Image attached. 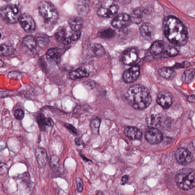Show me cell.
Masks as SVG:
<instances>
[{
    "mask_svg": "<svg viewBox=\"0 0 195 195\" xmlns=\"http://www.w3.org/2000/svg\"><path fill=\"white\" fill-rule=\"evenodd\" d=\"M146 10L144 7H140L134 9L131 14V22L138 24L141 23L144 20L145 16Z\"/></svg>",
    "mask_w": 195,
    "mask_h": 195,
    "instance_id": "cell-14",
    "label": "cell"
},
{
    "mask_svg": "<svg viewBox=\"0 0 195 195\" xmlns=\"http://www.w3.org/2000/svg\"><path fill=\"white\" fill-rule=\"evenodd\" d=\"M65 125L66 128L69 130L70 131V132H71L72 134L74 135H78V130H77L76 128L74 126H73L72 125L68 124V123H66L65 124Z\"/></svg>",
    "mask_w": 195,
    "mask_h": 195,
    "instance_id": "cell-42",
    "label": "cell"
},
{
    "mask_svg": "<svg viewBox=\"0 0 195 195\" xmlns=\"http://www.w3.org/2000/svg\"><path fill=\"white\" fill-rule=\"evenodd\" d=\"M194 69H190L184 72L183 74L182 80L184 83H189L192 80L194 75Z\"/></svg>",
    "mask_w": 195,
    "mask_h": 195,
    "instance_id": "cell-26",
    "label": "cell"
},
{
    "mask_svg": "<svg viewBox=\"0 0 195 195\" xmlns=\"http://www.w3.org/2000/svg\"><path fill=\"white\" fill-rule=\"evenodd\" d=\"M89 73L86 69L80 68L71 72L70 73V76L72 80H76L83 78L88 77Z\"/></svg>",
    "mask_w": 195,
    "mask_h": 195,
    "instance_id": "cell-22",
    "label": "cell"
},
{
    "mask_svg": "<svg viewBox=\"0 0 195 195\" xmlns=\"http://www.w3.org/2000/svg\"><path fill=\"white\" fill-rule=\"evenodd\" d=\"M159 74L164 79H172L175 76L176 71L171 67H161L158 70Z\"/></svg>",
    "mask_w": 195,
    "mask_h": 195,
    "instance_id": "cell-21",
    "label": "cell"
},
{
    "mask_svg": "<svg viewBox=\"0 0 195 195\" xmlns=\"http://www.w3.org/2000/svg\"><path fill=\"white\" fill-rule=\"evenodd\" d=\"M36 155L40 167L44 168L47 163V155L46 150L43 148H37L36 151Z\"/></svg>",
    "mask_w": 195,
    "mask_h": 195,
    "instance_id": "cell-17",
    "label": "cell"
},
{
    "mask_svg": "<svg viewBox=\"0 0 195 195\" xmlns=\"http://www.w3.org/2000/svg\"><path fill=\"white\" fill-rule=\"evenodd\" d=\"M164 47V43L162 41H156L154 42L150 48V52L153 55H159L162 52Z\"/></svg>",
    "mask_w": 195,
    "mask_h": 195,
    "instance_id": "cell-23",
    "label": "cell"
},
{
    "mask_svg": "<svg viewBox=\"0 0 195 195\" xmlns=\"http://www.w3.org/2000/svg\"><path fill=\"white\" fill-rule=\"evenodd\" d=\"M55 36L57 40L63 42L67 38L65 29L63 27L58 28L55 32Z\"/></svg>",
    "mask_w": 195,
    "mask_h": 195,
    "instance_id": "cell-27",
    "label": "cell"
},
{
    "mask_svg": "<svg viewBox=\"0 0 195 195\" xmlns=\"http://www.w3.org/2000/svg\"><path fill=\"white\" fill-rule=\"evenodd\" d=\"M80 156H81V157L83 158V159L84 160H86V161L87 162L90 161L89 159H87V158H86L84 156H83V155H80Z\"/></svg>",
    "mask_w": 195,
    "mask_h": 195,
    "instance_id": "cell-49",
    "label": "cell"
},
{
    "mask_svg": "<svg viewBox=\"0 0 195 195\" xmlns=\"http://www.w3.org/2000/svg\"><path fill=\"white\" fill-rule=\"evenodd\" d=\"M37 120L40 129L42 131L46 130V126L52 127L54 125V122L52 119L45 117L42 113L39 114Z\"/></svg>",
    "mask_w": 195,
    "mask_h": 195,
    "instance_id": "cell-19",
    "label": "cell"
},
{
    "mask_svg": "<svg viewBox=\"0 0 195 195\" xmlns=\"http://www.w3.org/2000/svg\"><path fill=\"white\" fill-rule=\"evenodd\" d=\"M8 166L4 163L0 162V173H4L7 170Z\"/></svg>",
    "mask_w": 195,
    "mask_h": 195,
    "instance_id": "cell-44",
    "label": "cell"
},
{
    "mask_svg": "<svg viewBox=\"0 0 195 195\" xmlns=\"http://www.w3.org/2000/svg\"><path fill=\"white\" fill-rule=\"evenodd\" d=\"M188 101L191 103H194L195 102V97L194 95H190L187 98Z\"/></svg>",
    "mask_w": 195,
    "mask_h": 195,
    "instance_id": "cell-46",
    "label": "cell"
},
{
    "mask_svg": "<svg viewBox=\"0 0 195 195\" xmlns=\"http://www.w3.org/2000/svg\"><path fill=\"white\" fill-rule=\"evenodd\" d=\"M37 42H38L39 46L41 47L46 46L49 41L48 37L44 34L39 33L37 36Z\"/></svg>",
    "mask_w": 195,
    "mask_h": 195,
    "instance_id": "cell-30",
    "label": "cell"
},
{
    "mask_svg": "<svg viewBox=\"0 0 195 195\" xmlns=\"http://www.w3.org/2000/svg\"><path fill=\"white\" fill-rule=\"evenodd\" d=\"M179 51L174 47H169L165 50L164 57L165 58H169L176 56L178 55Z\"/></svg>",
    "mask_w": 195,
    "mask_h": 195,
    "instance_id": "cell-31",
    "label": "cell"
},
{
    "mask_svg": "<svg viewBox=\"0 0 195 195\" xmlns=\"http://www.w3.org/2000/svg\"><path fill=\"white\" fill-rule=\"evenodd\" d=\"M164 34L170 42L178 46H184L188 39V33L187 28L178 18L173 16L164 18Z\"/></svg>",
    "mask_w": 195,
    "mask_h": 195,
    "instance_id": "cell-1",
    "label": "cell"
},
{
    "mask_svg": "<svg viewBox=\"0 0 195 195\" xmlns=\"http://www.w3.org/2000/svg\"><path fill=\"white\" fill-rule=\"evenodd\" d=\"M62 53L63 51L60 49L57 48L50 49L46 53V58L50 63H56L60 58Z\"/></svg>",
    "mask_w": 195,
    "mask_h": 195,
    "instance_id": "cell-16",
    "label": "cell"
},
{
    "mask_svg": "<svg viewBox=\"0 0 195 195\" xmlns=\"http://www.w3.org/2000/svg\"><path fill=\"white\" fill-rule=\"evenodd\" d=\"M97 14L99 16L104 18H108L107 8L103 7L100 8L98 10Z\"/></svg>",
    "mask_w": 195,
    "mask_h": 195,
    "instance_id": "cell-38",
    "label": "cell"
},
{
    "mask_svg": "<svg viewBox=\"0 0 195 195\" xmlns=\"http://www.w3.org/2000/svg\"><path fill=\"white\" fill-rule=\"evenodd\" d=\"M1 33H0V38H1Z\"/></svg>",
    "mask_w": 195,
    "mask_h": 195,
    "instance_id": "cell-51",
    "label": "cell"
},
{
    "mask_svg": "<svg viewBox=\"0 0 195 195\" xmlns=\"http://www.w3.org/2000/svg\"><path fill=\"white\" fill-rule=\"evenodd\" d=\"M4 65V62L0 59V67H2Z\"/></svg>",
    "mask_w": 195,
    "mask_h": 195,
    "instance_id": "cell-50",
    "label": "cell"
},
{
    "mask_svg": "<svg viewBox=\"0 0 195 195\" xmlns=\"http://www.w3.org/2000/svg\"><path fill=\"white\" fill-rule=\"evenodd\" d=\"M69 24L72 30L74 31H79L83 26V21L80 17H73L69 20Z\"/></svg>",
    "mask_w": 195,
    "mask_h": 195,
    "instance_id": "cell-24",
    "label": "cell"
},
{
    "mask_svg": "<svg viewBox=\"0 0 195 195\" xmlns=\"http://www.w3.org/2000/svg\"><path fill=\"white\" fill-rule=\"evenodd\" d=\"M38 10L42 18L47 23H54L57 20L58 12L50 2L41 1L38 4Z\"/></svg>",
    "mask_w": 195,
    "mask_h": 195,
    "instance_id": "cell-4",
    "label": "cell"
},
{
    "mask_svg": "<svg viewBox=\"0 0 195 195\" xmlns=\"http://www.w3.org/2000/svg\"><path fill=\"white\" fill-rule=\"evenodd\" d=\"M93 50L95 55L98 56L103 55L104 54L105 50L104 47L99 44H95L93 46Z\"/></svg>",
    "mask_w": 195,
    "mask_h": 195,
    "instance_id": "cell-35",
    "label": "cell"
},
{
    "mask_svg": "<svg viewBox=\"0 0 195 195\" xmlns=\"http://www.w3.org/2000/svg\"><path fill=\"white\" fill-rule=\"evenodd\" d=\"M141 35L146 40L153 39L155 34V28L153 25L149 22H145L140 28Z\"/></svg>",
    "mask_w": 195,
    "mask_h": 195,
    "instance_id": "cell-12",
    "label": "cell"
},
{
    "mask_svg": "<svg viewBox=\"0 0 195 195\" xmlns=\"http://www.w3.org/2000/svg\"><path fill=\"white\" fill-rule=\"evenodd\" d=\"M81 35V30L75 31V32L70 36V38L71 42L75 41L78 40L79 38H80Z\"/></svg>",
    "mask_w": 195,
    "mask_h": 195,
    "instance_id": "cell-41",
    "label": "cell"
},
{
    "mask_svg": "<svg viewBox=\"0 0 195 195\" xmlns=\"http://www.w3.org/2000/svg\"><path fill=\"white\" fill-rule=\"evenodd\" d=\"M50 166L54 172H58L59 170V159L57 156H52L50 158Z\"/></svg>",
    "mask_w": 195,
    "mask_h": 195,
    "instance_id": "cell-29",
    "label": "cell"
},
{
    "mask_svg": "<svg viewBox=\"0 0 195 195\" xmlns=\"http://www.w3.org/2000/svg\"><path fill=\"white\" fill-rule=\"evenodd\" d=\"M75 6L78 13L80 16L85 17L88 14L89 9L88 1H78L77 2Z\"/></svg>",
    "mask_w": 195,
    "mask_h": 195,
    "instance_id": "cell-20",
    "label": "cell"
},
{
    "mask_svg": "<svg viewBox=\"0 0 195 195\" xmlns=\"http://www.w3.org/2000/svg\"><path fill=\"white\" fill-rule=\"evenodd\" d=\"M99 36L104 39H110L115 35V32L111 29H107L99 33Z\"/></svg>",
    "mask_w": 195,
    "mask_h": 195,
    "instance_id": "cell-32",
    "label": "cell"
},
{
    "mask_svg": "<svg viewBox=\"0 0 195 195\" xmlns=\"http://www.w3.org/2000/svg\"><path fill=\"white\" fill-rule=\"evenodd\" d=\"M130 17L128 14H122L116 16L111 21V25L117 29H123L129 26L131 23Z\"/></svg>",
    "mask_w": 195,
    "mask_h": 195,
    "instance_id": "cell-9",
    "label": "cell"
},
{
    "mask_svg": "<svg viewBox=\"0 0 195 195\" xmlns=\"http://www.w3.org/2000/svg\"><path fill=\"white\" fill-rule=\"evenodd\" d=\"M101 121L98 119H95L90 123V127L93 133L96 134L99 132Z\"/></svg>",
    "mask_w": 195,
    "mask_h": 195,
    "instance_id": "cell-33",
    "label": "cell"
},
{
    "mask_svg": "<svg viewBox=\"0 0 195 195\" xmlns=\"http://www.w3.org/2000/svg\"><path fill=\"white\" fill-rule=\"evenodd\" d=\"M18 20L22 29L28 33H32L36 29L35 22L32 17L27 14H21Z\"/></svg>",
    "mask_w": 195,
    "mask_h": 195,
    "instance_id": "cell-8",
    "label": "cell"
},
{
    "mask_svg": "<svg viewBox=\"0 0 195 195\" xmlns=\"http://www.w3.org/2000/svg\"><path fill=\"white\" fill-rule=\"evenodd\" d=\"M140 67L135 65L126 70L123 75V80L126 83H132L137 80L140 74Z\"/></svg>",
    "mask_w": 195,
    "mask_h": 195,
    "instance_id": "cell-10",
    "label": "cell"
},
{
    "mask_svg": "<svg viewBox=\"0 0 195 195\" xmlns=\"http://www.w3.org/2000/svg\"><path fill=\"white\" fill-rule=\"evenodd\" d=\"M0 16L6 22L13 23L18 20L20 16L19 8L14 5H8L0 10Z\"/></svg>",
    "mask_w": 195,
    "mask_h": 195,
    "instance_id": "cell-5",
    "label": "cell"
},
{
    "mask_svg": "<svg viewBox=\"0 0 195 195\" xmlns=\"http://www.w3.org/2000/svg\"><path fill=\"white\" fill-rule=\"evenodd\" d=\"M138 55L134 49H128L126 50L122 55V61L123 63L128 65H132L138 60Z\"/></svg>",
    "mask_w": 195,
    "mask_h": 195,
    "instance_id": "cell-11",
    "label": "cell"
},
{
    "mask_svg": "<svg viewBox=\"0 0 195 195\" xmlns=\"http://www.w3.org/2000/svg\"><path fill=\"white\" fill-rule=\"evenodd\" d=\"M107 8L108 18H112L117 13L119 7L116 4H112Z\"/></svg>",
    "mask_w": 195,
    "mask_h": 195,
    "instance_id": "cell-34",
    "label": "cell"
},
{
    "mask_svg": "<svg viewBox=\"0 0 195 195\" xmlns=\"http://www.w3.org/2000/svg\"><path fill=\"white\" fill-rule=\"evenodd\" d=\"M9 78L12 79H19L21 78V75L19 73L15 71H11L9 73Z\"/></svg>",
    "mask_w": 195,
    "mask_h": 195,
    "instance_id": "cell-43",
    "label": "cell"
},
{
    "mask_svg": "<svg viewBox=\"0 0 195 195\" xmlns=\"http://www.w3.org/2000/svg\"><path fill=\"white\" fill-rule=\"evenodd\" d=\"M83 86L88 91L93 89L96 86V83L94 81L91 80H86L83 82Z\"/></svg>",
    "mask_w": 195,
    "mask_h": 195,
    "instance_id": "cell-36",
    "label": "cell"
},
{
    "mask_svg": "<svg viewBox=\"0 0 195 195\" xmlns=\"http://www.w3.org/2000/svg\"><path fill=\"white\" fill-rule=\"evenodd\" d=\"M77 189L79 192H83V183L82 179L80 177H77L76 179Z\"/></svg>",
    "mask_w": 195,
    "mask_h": 195,
    "instance_id": "cell-39",
    "label": "cell"
},
{
    "mask_svg": "<svg viewBox=\"0 0 195 195\" xmlns=\"http://www.w3.org/2000/svg\"><path fill=\"white\" fill-rule=\"evenodd\" d=\"M146 140L151 144H159L163 140V135L159 130L155 128H149L146 131Z\"/></svg>",
    "mask_w": 195,
    "mask_h": 195,
    "instance_id": "cell-7",
    "label": "cell"
},
{
    "mask_svg": "<svg viewBox=\"0 0 195 195\" xmlns=\"http://www.w3.org/2000/svg\"><path fill=\"white\" fill-rule=\"evenodd\" d=\"M125 134L131 140H140L142 137V133L138 128L136 127L128 126L125 128Z\"/></svg>",
    "mask_w": 195,
    "mask_h": 195,
    "instance_id": "cell-15",
    "label": "cell"
},
{
    "mask_svg": "<svg viewBox=\"0 0 195 195\" xmlns=\"http://www.w3.org/2000/svg\"><path fill=\"white\" fill-rule=\"evenodd\" d=\"M10 94L9 92H7V91H2L0 89V98L5 97L9 96L10 95Z\"/></svg>",
    "mask_w": 195,
    "mask_h": 195,
    "instance_id": "cell-45",
    "label": "cell"
},
{
    "mask_svg": "<svg viewBox=\"0 0 195 195\" xmlns=\"http://www.w3.org/2000/svg\"><path fill=\"white\" fill-rule=\"evenodd\" d=\"M23 44L29 49L33 50L36 47L37 41L34 37L31 36H28L24 38Z\"/></svg>",
    "mask_w": 195,
    "mask_h": 195,
    "instance_id": "cell-25",
    "label": "cell"
},
{
    "mask_svg": "<svg viewBox=\"0 0 195 195\" xmlns=\"http://www.w3.org/2000/svg\"><path fill=\"white\" fill-rule=\"evenodd\" d=\"M158 104L164 109L169 108L172 104V99L170 94L167 91H161L157 97Z\"/></svg>",
    "mask_w": 195,
    "mask_h": 195,
    "instance_id": "cell-13",
    "label": "cell"
},
{
    "mask_svg": "<svg viewBox=\"0 0 195 195\" xmlns=\"http://www.w3.org/2000/svg\"><path fill=\"white\" fill-rule=\"evenodd\" d=\"M175 181L179 189L187 191L194 188L195 172L191 168H182L176 173Z\"/></svg>",
    "mask_w": 195,
    "mask_h": 195,
    "instance_id": "cell-3",
    "label": "cell"
},
{
    "mask_svg": "<svg viewBox=\"0 0 195 195\" xmlns=\"http://www.w3.org/2000/svg\"><path fill=\"white\" fill-rule=\"evenodd\" d=\"M176 161L180 165L186 166L189 165L193 160V157L191 153L184 148H180L177 149L175 154Z\"/></svg>",
    "mask_w": 195,
    "mask_h": 195,
    "instance_id": "cell-6",
    "label": "cell"
},
{
    "mask_svg": "<svg viewBox=\"0 0 195 195\" xmlns=\"http://www.w3.org/2000/svg\"><path fill=\"white\" fill-rule=\"evenodd\" d=\"M75 143L78 146H80L81 144V140L80 139L76 138L75 140Z\"/></svg>",
    "mask_w": 195,
    "mask_h": 195,
    "instance_id": "cell-48",
    "label": "cell"
},
{
    "mask_svg": "<svg viewBox=\"0 0 195 195\" xmlns=\"http://www.w3.org/2000/svg\"><path fill=\"white\" fill-rule=\"evenodd\" d=\"M14 52L13 47L3 44H0V56H7L12 55Z\"/></svg>",
    "mask_w": 195,
    "mask_h": 195,
    "instance_id": "cell-28",
    "label": "cell"
},
{
    "mask_svg": "<svg viewBox=\"0 0 195 195\" xmlns=\"http://www.w3.org/2000/svg\"><path fill=\"white\" fill-rule=\"evenodd\" d=\"M190 64L188 62H184L181 63H176L173 67V69L186 68L189 67Z\"/></svg>",
    "mask_w": 195,
    "mask_h": 195,
    "instance_id": "cell-40",
    "label": "cell"
},
{
    "mask_svg": "<svg viewBox=\"0 0 195 195\" xmlns=\"http://www.w3.org/2000/svg\"><path fill=\"white\" fill-rule=\"evenodd\" d=\"M126 102L134 109L141 110L148 107L152 102L149 90L140 84L132 86L124 96Z\"/></svg>",
    "mask_w": 195,
    "mask_h": 195,
    "instance_id": "cell-2",
    "label": "cell"
},
{
    "mask_svg": "<svg viewBox=\"0 0 195 195\" xmlns=\"http://www.w3.org/2000/svg\"><path fill=\"white\" fill-rule=\"evenodd\" d=\"M14 115L15 118L18 120H22L24 117L25 113L23 110L21 109H17L14 111Z\"/></svg>",
    "mask_w": 195,
    "mask_h": 195,
    "instance_id": "cell-37",
    "label": "cell"
},
{
    "mask_svg": "<svg viewBox=\"0 0 195 195\" xmlns=\"http://www.w3.org/2000/svg\"><path fill=\"white\" fill-rule=\"evenodd\" d=\"M162 118L157 114H152L146 119V123L149 128H155L160 126L162 123Z\"/></svg>",
    "mask_w": 195,
    "mask_h": 195,
    "instance_id": "cell-18",
    "label": "cell"
},
{
    "mask_svg": "<svg viewBox=\"0 0 195 195\" xmlns=\"http://www.w3.org/2000/svg\"><path fill=\"white\" fill-rule=\"evenodd\" d=\"M128 175H125L122 178V181L123 183H125L128 181Z\"/></svg>",
    "mask_w": 195,
    "mask_h": 195,
    "instance_id": "cell-47",
    "label": "cell"
}]
</instances>
